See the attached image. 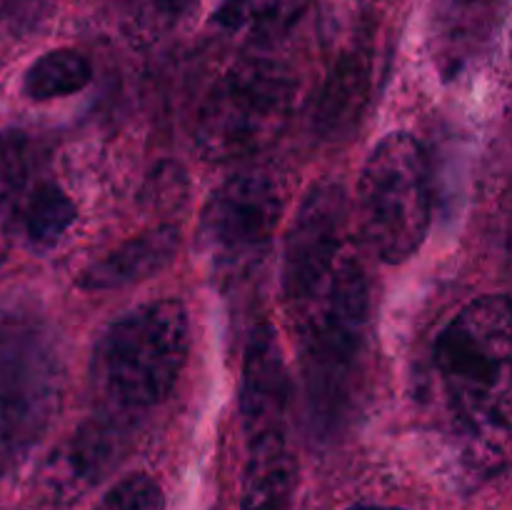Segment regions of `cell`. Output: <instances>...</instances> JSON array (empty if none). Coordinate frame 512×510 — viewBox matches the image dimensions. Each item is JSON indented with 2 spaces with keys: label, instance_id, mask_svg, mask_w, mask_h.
<instances>
[{
  "label": "cell",
  "instance_id": "cell-1",
  "mask_svg": "<svg viewBox=\"0 0 512 510\" xmlns=\"http://www.w3.org/2000/svg\"><path fill=\"white\" fill-rule=\"evenodd\" d=\"M508 295H485L465 305L433 345L455 430L475 468L508 460L512 413V325Z\"/></svg>",
  "mask_w": 512,
  "mask_h": 510
},
{
  "label": "cell",
  "instance_id": "cell-2",
  "mask_svg": "<svg viewBox=\"0 0 512 510\" xmlns=\"http://www.w3.org/2000/svg\"><path fill=\"white\" fill-rule=\"evenodd\" d=\"M368 313V280L353 255H343L323 288L293 313L310 420L320 433L338 428L348 413L360 373Z\"/></svg>",
  "mask_w": 512,
  "mask_h": 510
},
{
  "label": "cell",
  "instance_id": "cell-3",
  "mask_svg": "<svg viewBox=\"0 0 512 510\" xmlns=\"http://www.w3.org/2000/svg\"><path fill=\"white\" fill-rule=\"evenodd\" d=\"M190 353V320L163 298L120 315L100 335L93 378L115 410H148L173 393Z\"/></svg>",
  "mask_w": 512,
  "mask_h": 510
},
{
  "label": "cell",
  "instance_id": "cell-4",
  "mask_svg": "<svg viewBox=\"0 0 512 510\" xmlns=\"http://www.w3.org/2000/svg\"><path fill=\"white\" fill-rule=\"evenodd\" d=\"M433 213V188L425 150L410 133H388L363 165L358 180V220L383 263L413 258L425 243Z\"/></svg>",
  "mask_w": 512,
  "mask_h": 510
},
{
  "label": "cell",
  "instance_id": "cell-5",
  "mask_svg": "<svg viewBox=\"0 0 512 510\" xmlns=\"http://www.w3.org/2000/svg\"><path fill=\"white\" fill-rule=\"evenodd\" d=\"M293 75L270 60L233 65L205 95L195 118V148L205 160L233 163L270 148L288 128Z\"/></svg>",
  "mask_w": 512,
  "mask_h": 510
},
{
  "label": "cell",
  "instance_id": "cell-6",
  "mask_svg": "<svg viewBox=\"0 0 512 510\" xmlns=\"http://www.w3.org/2000/svg\"><path fill=\"white\" fill-rule=\"evenodd\" d=\"M63 358L58 340L33 313L0 315V455H23L58 415Z\"/></svg>",
  "mask_w": 512,
  "mask_h": 510
},
{
  "label": "cell",
  "instance_id": "cell-7",
  "mask_svg": "<svg viewBox=\"0 0 512 510\" xmlns=\"http://www.w3.org/2000/svg\"><path fill=\"white\" fill-rule=\"evenodd\" d=\"M283 205L273 175L243 173L225 180L200 215V250L218 270L248 268L268 250Z\"/></svg>",
  "mask_w": 512,
  "mask_h": 510
},
{
  "label": "cell",
  "instance_id": "cell-8",
  "mask_svg": "<svg viewBox=\"0 0 512 510\" xmlns=\"http://www.w3.org/2000/svg\"><path fill=\"white\" fill-rule=\"evenodd\" d=\"M348 195L333 180L315 183L300 200L280 260V290L295 313L320 288L343 258Z\"/></svg>",
  "mask_w": 512,
  "mask_h": 510
},
{
  "label": "cell",
  "instance_id": "cell-9",
  "mask_svg": "<svg viewBox=\"0 0 512 510\" xmlns=\"http://www.w3.org/2000/svg\"><path fill=\"white\" fill-rule=\"evenodd\" d=\"M130 435L113 415L90 418L50 453L43 490L53 503H70L100 483L128 450Z\"/></svg>",
  "mask_w": 512,
  "mask_h": 510
},
{
  "label": "cell",
  "instance_id": "cell-10",
  "mask_svg": "<svg viewBox=\"0 0 512 510\" xmlns=\"http://www.w3.org/2000/svg\"><path fill=\"white\" fill-rule=\"evenodd\" d=\"M290 393V370L273 325H255L245 345L240 388V413L248 438L268 430H288Z\"/></svg>",
  "mask_w": 512,
  "mask_h": 510
},
{
  "label": "cell",
  "instance_id": "cell-11",
  "mask_svg": "<svg viewBox=\"0 0 512 510\" xmlns=\"http://www.w3.org/2000/svg\"><path fill=\"white\" fill-rule=\"evenodd\" d=\"M178 245L180 233L173 225H158L153 230H145L143 235H135L110 250L105 258L90 263L80 273L78 285L83 290L98 293V290H118L143 283L173 263Z\"/></svg>",
  "mask_w": 512,
  "mask_h": 510
},
{
  "label": "cell",
  "instance_id": "cell-12",
  "mask_svg": "<svg viewBox=\"0 0 512 510\" xmlns=\"http://www.w3.org/2000/svg\"><path fill=\"white\" fill-rule=\"evenodd\" d=\"M505 0H438L435 3V35L438 50L448 68H458L475 48L490 38L503 13Z\"/></svg>",
  "mask_w": 512,
  "mask_h": 510
},
{
  "label": "cell",
  "instance_id": "cell-13",
  "mask_svg": "<svg viewBox=\"0 0 512 510\" xmlns=\"http://www.w3.org/2000/svg\"><path fill=\"white\" fill-rule=\"evenodd\" d=\"M313 0H225L213 15V23L235 38L270 43L288 35Z\"/></svg>",
  "mask_w": 512,
  "mask_h": 510
},
{
  "label": "cell",
  "instance_id": "cell-14",
  "mask_svg": "<svg viewBox=\"0 0 512 510\" xmlns=\"http://www.w3.org/2000/svg\"><path fill=\"white\" fill-rule=\"evenodd\" d=\"M370 55L365 50H348L335 60L320 93L315 118L325 130H335L358 118L373 83Z\"/></svg>",
  "mask_w": 512,
  "mask_h": 510
},
{
  "label": "cell",
  "instance_id": "cell-15",
  "mask_svg": "<svg viewBox=\"0 0 512 510\" xmlns=\"http://www.w3.org/2000/svg\"><path fill=\"white\" fill-rule=\"evenodd\" d=\"M93 80V65L83 53L73 48H55L40 55L23 75L25 98L43 100L68 98L88 88Z\"/></svg>",
  "mask_w": 512,
  "mask_h": 510
},
{
  "label": "cell",
  "instance_id": "cell-16",
  "mask_svg": "<svg viewBox=\"0 0 512 510\" xmlns=\"http://www.w3.org/2000/svg\"><path fill=\"white\" fill-rule=\"evenodd\" d=\"M75 220V205L63 188L40 183L23 203V233L35 250H50L63 240Z\"/></svg>",
  "mask_w": 512,
  "mask_h": 510
},
{
  "label": "cell",
  "instance_id": "cell-17",
  "mask_svg": "<svg viewBox=\"0 0 512 510\" xmlns=\"http://www.w3.org/2000/svg\"><path fill=\"white\" fill-rule=\"evenodd\" d=\"M28 180V140L20 133H0V223L13 210Z\"/></svg>",
  "mask_w": 512,
  "mask_h": 510
},
{
  "label": "cell",
  "instance_id": "cell-18",
  "mask_svg": "<svg viewBox=\"0 0 512 510\" xmlns=\"http://www.w3.org/2000/svg\"><path fill=\"white\" fill-rule=\"evenodd\" d=\"M93 510H165V495L158 480L135 473L115 483Z\"/></svg>",
  "mask_w": 512,
  "mask_h": 510
},
{
  "label": "cell",
  "instance_id": "cell-19",
  "mask_svg": "<svg viewBox=\"0 0 512 510\" xmlns=\"http://www.w3.org/2000/svg\"><path fill=\"white\" fill-rule=\"evenodd\" d=\"M195 0H123L125 10L138 25L148 30H163L178 23Z\"/></svg>",
  "mask_w": 512,
  "mask_h": 510
},
{
  "label": "cell",
  "instance_id": "cell-20",
  "mask_svg": "<svg viewBox=\"0 0 512 510\" xmlns=\"http://www.w3.org/2000/svg\"><path fill=\"white\" fill-rule=\"evenodd\" d=\"M348 510H403V508H383V505H353Z\"/></svg>",
  "mask_w": 512,
  "mask_h": 510
}]
</instances>
